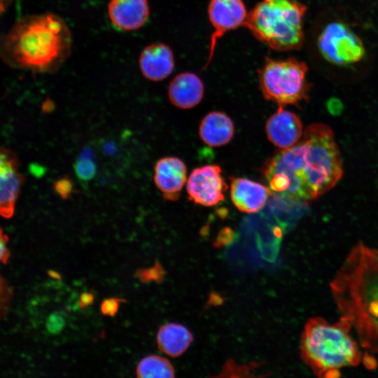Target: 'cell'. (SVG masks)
<instances>
[{
    "mask_svg": "<svg viewBox=\"0 0 378 378\" xmlns=\"http://www.w3.org/2000/svg\"><path fill=\"white\" fill-rule=\"evenodd\" d=\"M230 197L234 205L244 213L261 210L272 191L261 183L246 178L230 177Z\"/></svg>",
    "mask_w": 378,
    "mask_h": 378,
    "instance_id": "obj_13",
    "label": "cell"
},
{
    "mask_svg": "<svg viewBox=\"0 0 378 378\" xmlns=\"http://www.w3.org/2000/svg\"><path fill=\"white\" fill-rule=\"evenodd\" d=\"M71 43V32L57 15L27 16L0 37V57L15 68L52 73L69 55Z\"/></svg>",
    "mask_w": 378,
    "mask_h": 378,
    "instance_id": "obj_3",
    "label": "cell"
},
{
    "mask_svg": "<svg viewBox=\"0 0 378 378\" xmlns=\"http://www.w3.org/2000/svg\"><path fill=\"white\" fill-rule=\"evenodd\" d=\"M307 10L297 0H261L248 13L244 27L274 50H297L304 40Z\"/></svg>",
    "mask_w": 378,
    "mask_h": 378,
    "instance_id": "obj_5",
    "label": "cell"
},
{
    "mask_svg": "<svg viewBox=\"0 0 378 378\" xmlns=\"http://www.w3.org/2000/svg\"><path fill=\"white\" fill-rule=\"evenodd\" d=\"M124 302L125 299L116 297L104 299L100 304V312L103 315L114 316L118 312L121 302Z\"/></svg>",
    "mask_w": 378,
    "mask_h": 378,
    "instance_id": "obj_24",
    "label": "cell"
},
{
    "mask_svg": "<svg viewBox=\"0 0 378 378\" xmlns=\"http://www.w3.org/2000/svg\"><path fill=\"white\" fill-rule=\"evenodd\" d=\"M65 326L64 318L59 314L55 313L52 314L47 323L48 329L52 333H58Z\"/></svg>",
    "mask_w": 378,
    "mask_h": 378,
    "instance_id": "obj_25",
    "label": "cell"
},
{
    "mask_svg": "<svg viewBox=\"0 0 378 378\" xmlns=\"http://www.w3.org/2000/svg\"><path fill=\"white\" fill-rule=\"evenodd\" d=\"M204 86L200 78L194 73L178 74L168 87V97L171 103L181 109L197 106L202 99Z\"/></svg>",
    "mask_w": 378,
    "mask_h": 378,
    "instance_id": "obj_15",
    "label": "cell"
},
{
    "mask_svg": "<svg viewBox=\"0 0 378 378\" xmlns=\"http://www.w3.org/2000/svg\"><path fill=\"white\" fill-rule=\"evenodd\" d=\"M94 299V295L92 292H84L80 295L78 305L81 308H85L93 303Z\"/></svg>",
    "mask_w": 378,
    "mask_h": 378,
    "instance_id": "obj_27",
    "label": "cell"
},
{
    "mask_svg": "<svg viewBox=\"0 0 378 378\" xmlns=\"http://www.w3.org/2000/svg\"><path fill=\"white\" fill-rule=\"evenodd\" d=\"M23 178L15 155L0 148V216L10 218L15 211Z\"/></svg>",
    "mask_w": 378,
    "mask_h": 378,
    "instance_id": "obj_10",
    "label": "cell"
},
{
    "mask_svg": "<svg viewBox=\"0 0 378 378\" xmlns=\"http://www.w3.org/2000/svg\"><path fill=\"white\" fill-rule=\"evenodd\" d=\"M139 66L147 79L153 81L164 80L173 71V52L165 44H151L143 50L139 57Z\"/></svg>",
    "mask_w": 378,
    "mask_h": 378,
    "instance_id": "obj_16",
    "label": "cell"
},
{
    "mask_svg": "<svg viewBox=\"0 0 378 378\" xmlns=\"http://www.w3.org/2000/svg\"><path fill=\"white\" fill-rule=\"evenodd\" d=\"M1 1V0H0Z\"/></svg>",
    "mask_w": 378,
    "mask_h": 378,
    "instance_id": "obj_28",
    "label": "cell"
},
{
    "mask_svg": "<svg viewBox=\"0 0 378 378\" xmlns=\"http://www.w3.org/2000/svg\"><path fill=\"white\" fill-rule=\"evenodd\" d=\"M53 190L62 200H68L75 192L74 183L68 176H64L54 181Z\"/></svg>",
    "mask_w": 378,
    "mask_h": 378,
    "instance_id": "obj_22",
    "label": "cell"
},
{
    "mask_svg": "<svg viewBox=\"0 0 378 378\" xmlns=\"http://www.w3.org/2000/svg\"><path fill=\"white\" fill-rule=\"evenodd\" d=\"M207 14L213 31L204 68L210 64L217 41L227 32L244 27L248 13L242 0H210Z\"/></svg>",
    "mask_w": 378,
    "mask_h": 378,
    "instance_id": "obj_8",
    "label": "cell"
},
{
    "mask_svg": "<svg viewBox=\"0 0 378 378\" xmlns=\"http://www.w3.org/2000/svg\"><path fill=\"white\" fill-rule=\"evenodd\" d=\"M330 290L340 318L351 325L360 346L378 354V249L356 243L330 281Z\"/></svg>",
    "mask_w": 378,
    "mask_h": 378,
    "instance_id": "obj_2",
    "label": "cell"
},
{
    "mask_svg": "<svg viewBox=\"0 0 378 378\" xmlns=\"http://www.w3.org/2000/svg\"><path fill=\"white\" fill-rule=\"evenodd\" d=\"M199 134L206 144L218 147L227 144L234 134V125L225 113L212 111L202 120Z\"/></svg>",
    "mask_w": 378,
    "mask_h": 378,
    "instance_id": "obj_17",
    "label": "cell"
},
{
    "mask_svg": "<svg viewBox=\"0 0 378 378\" xmlns=\"http://www.w3.org/2000/svg\"><path fill=\"white\" fill-rule=\"evenodd\" d=\"M8 237L4 232L3 229L0 226V262L6 263L10 256L9 250L8 248Z\"/></svg>",
    "mask_w": 378,
    "mask_h": 378,
    "instance_id": "obj_26",
    "label": "cell"
},
{
    "mask_svg": "<svg viewBox=\"0 0 378 378\" xmlns=\"http://www.w3.org/2000/svg\"><path fill=\"white\" fill-rule=\"evenodd\" d=\"M186 179V165L180 158L168 156L156 162L153 181L164 200H177Z\"/></svg>",
    "mask_w": 378,
    "mask_h": 378,
    "instance_id": "obj_11",
    "label": "cell"
},
{
    "mask_svg": "<svg viewBox=\"0 0 378 378\" xmlns=\"http://www.w3.org/2000/svg\"><path fill=\"white\" fill-rule=\"evenodd\" d=\"M342 172L332 131L323 123L308 125L294 146L277 152L262 168L272 192L303 202L333 188Z\"/></svg>",
    "mask_w": 378,
    "mask_h": 378,
    "instance_id": "obj_1",
    "label": "cell"
},
{
    "mask_svg": "<svg viewBox=\"0 0 378 378\" xmlns=\"http://www.w3.org/2000/svg\"><path fill=\"white\" fill-rule=\"evenodd\" d=\"M108 13L111 22L124 31L139 29L149 15L147 0H111Z\"/></svg>",
    "mask_w": 378,
    "mask_h": 378,
    "instance_id": "obj_14",
    "label": "cell"
},
{
    "mask_svg": "<svg viewBox=\"0 0 378 378\" xmlns=\"http://www.w3.org/2000/svg\"><path fill=\"white\" fill-rule=\"evenodd\" d=\"M318 49L328 62L346 66L360 62L365 55L362 40L341 22L328 24L317 39Z\"/></svg>",
    "mask_w": 378,
    "mask_h": 378,
    "instance_id": "obj_7",
    "label": "cell"
},
{
    "mask_svg": "<svg viewBox=\"0 0 378 378\" xmlns=\"http://www.w3.org/2000/svg\"><path fill=\"white\" fill-rule=\"evenodd\" d=\"M136 374L138 377H174L175 371L167 358L158 355H150L139 361Z\"/></svg>",
    "mask_w": 378,
    "mask_h": 378,
    "instance_id": "obj_19",
    "label": "cell"
},
{
    "mask_svg": "<svg viewBox=\"0 0 378 378\" xmlns=\"http://www.w3.org/2000/svg\"><path fill=\"white\" fill-rule=\"evenodd\" d=\"M156 338L158 349L172 357L182 355L193 340L192 333L186 327L175 323L162 326Z\"/></svg>",
    "mask_w": 378,
    "mask_h": 378,
    "instance_id": "obj_18",
    "label": "cell"
},
{
    "mask_svg": "<svg viewBox=\"0 0 378 378\" xmlns=\"http://www.w3.org/2000/svg\"><path fill=\"white\" fill-rule=\"evenodd\" d=\"M134 276L141 283L146 284L152 281L160 283L164 276V270L161 264L156 260L151 267L137 270Z\"/></svg>",
    "mask_w": 378,
    "mask_h": 378,
    "instance_id": "obj_21",
    "label": "cell"
},
{
    "mask_svg": "<svg viewBox=\"0 0 378 378\" xmlns=\"http://www.w3.org/2000/svg\"><path fill=\"white\" fill-rule=\"evenodd\" d=\"M265 130L270 141L281 150L294 146L303 134L298 116L281 106L267 120Z\"/></svg>",
    "mask_w": 378,
    "mask_h": 378,
    "instance_id": "obj_12",
    "label": "cell"
},
{
    "mask_svg": "<svg viewBox=\"0 0 378 378\" xmlns=\"http://www.w3.org/2000/svg\"><path fill=\"white\" fill-rule=\"evenodd\" d=\"M216 164L197 167L190 173L186 186L189 199L195 204L212 206L223 201L228 186Z\"/></svg>",
    "mask_w": 378,
    "mask_h": 378,
    "instance_id": "obj_9",
    "label": "cell"
},
{
    "mask_svg": "<svg viewBox=\"0 0 378 378\" xmlns=\"http://www.w3.org/2000/svg\"><path fill=\"white\" fill-rule=\"evenodd\" d=\"M12 298V290L0 275V320L6 315Z\"/></svg>",
    "mask_w": 378,
    "mask_h": 378,
    "instance_id": "obj_23",
    "label": "cell"
},
{
    "mask_svg": "<svg viewBox=\"0 0 378 378\" xmlns=\"http://www.w3.org/2000/svg\"><path fill=\"white\" fill-rule=\"evenodd\" d=\"M352 330L340 318L334 323L319 316L309 318L301 335L302 360L318 377H340L342 368L356 367L361 362V351Z\"/></svg>",
    "mask_w": 378,
    "mask_h": 378,
    "instance_id": "obj_4",
    "label": "cell"
},
{
    "mask_svg": "<svg viewBox=\"0 0 378 378\" xmlns=\"http://www.w3.org/2000/svg\"><path fill=\"white\" fill-rule=\"evenodd\" d=\"M308 67L295 57H267L258 71L263 97L279 106L297 105L309 97Z\"/></svg>",
    "mask_w": 378,
    "mask_h": 378,
    "instance_id": "obj_6",
    "label": "cell"
},
{
    "mask_svg": "<svg viewBox=\"0 0 378 378\" xmlns=\"http://www.w3.org/2000/svg\"><path fill=\"white\" fill-rule=\"evenodd\" d=\"M74 169L78 179L82 183L92 181L96 176L97 167L89 148L84 149L74 164Z\"/></svg>",
    "mask_w": 378,
    "mask_h": 378,
    "instance_id": "obj_20",
    "label": "cell"
}]
</instances>
